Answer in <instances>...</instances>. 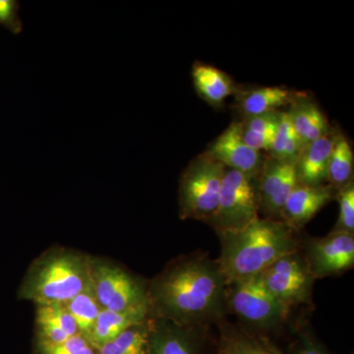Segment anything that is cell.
I'll return each instance as SVG.
<instances>
[{"mask_svg":"<svg viewBox=\"0 0 354 354\" xmlns=\"http://www.w3.org/2000/svg\"><path fill=\"white\" fill-rule=\"evenodd\" d=\"M151 317L150 304L121 312L102 309L88 341L95 349L101 348L132 326L145 322Z\"/></svg>","mask_w":354,"mask_h":354,"instance_id":"cell-15","label":"cell"},{"mask_svg":"<svg viewBox=\"0 0 354 354\" xmlns=\"http://www.w3.org/2000/svg\"><path fill=\"white\" fill-rule=\"evenodd\" d=\"M215 354H285L264 337L245 330L221 333Z\"/></svg>","mask_w":354,"mask_h":354,"instance_id":"cell-19","label":"cell"},{"mask_svg":"<svg viewBox=\"0 0 354 354\" xmlns=\"http://www.w3.org/2000/svg\"><path fill=\"white\" fill-rule=\"evenodd\" d=\"M203 342L193 328L151 317L149 354H203Z\"/></svg>","mask_w":354,"mask_h":354,"instance_id":"cell-12","label":"cell"},{"mask_svg":"<svg viewBox=\"0 0 354 354\" xmlns=\"http://www.w3.org/2000/svg\"><path fill=\"white\" fill-rule=\"evenodd\" d=\"M283 111H272L259 115L245 116L241 121L242 138L258 152H269L278 129Z\"/></svg>","mask_w":354,"mask_h":354,"instance_id":"cell-20","label":"cell"},{"mask_svg":"<svg viewBox=\"0 0 354 354\" xmlns=\"http://www.w3.org/2000/svg\"><path fill=\"white\" fill-rule=\"evenodd\" d=\"M65 305L75 321L79 334L84 335L88 339L92 334L95 321L102 309L93 288L92 281L82 292L72 298Z\"/></svg>","mask_w":354,"mask_h":354,"instance_id":"cell-23","label":"cell"},{"mask_svg":"<svg viewBox=\"0 0 354 354\" xmlns=\"http://www.w3.org/2000/svg\"><path fill=\"white\" fill-rule=\"evenodd\" d=\"M300 93L285 87H261L244 93L239 104L244 118L259 115L290 106Z\"/></svg>","mask_w":354,"mask_h":354,"instance_id":"cell-18","label":"cell"},{"mask_svg":"<svg viewBox=\"0 0 354 354\" xmlns=\"http://www.w3.org/2000/svg\"><path fill=\"white\" fill-rule=\"evenodd\" d=\"M335 133L332 130L325 136L304 147L295 164L298 184L306 186L328 184V165Z\"/></svg>","mask_w":354,"mask_h":354,"instance_id":"cell-14","label":"cell"},{"mask_svg":"<svg viewBox=\"0 0 354 354\" xmlns=\"http://www.w3.org/2000/svg\"><path fill=\"white\" fill-rule=\"evenodd\" d=\"M36 354H97L84 335L77 334L59 344L36 342Z\"/></svg>","mask_w":354,"mask_h":354,"instance_id":"cell-27","label":"cell"},{"mask_svg":"<svg viewBox=\"0 0 354 354\" xmlns=\"http://www.w3.org/2000/svg\"><path fill=\"white\" fill-rule=\"evenodd\" d=\"M353 165L351 142L342 133H335L328 165V184L339 190L353 181Z\"/></svg>","mask_w":354,"mask_h":354,"instance_id":"cell-21","label":"cell"},{"mask_svg":"<svg viewBox=\"0 0 354 354\" xmlns=\"http://www.w3.org/2000/svg\"><path fill=\"white\" fill-rule=\"evenodd\" d=\"M304 256L315 279L344 274L354 265V235L332 232L310 239Z\"/></svg>","mask_w":354,"mask_h":354,"instance_id":"cell-9","label":"cell"},{"mask_svg":"<svg viewBox=\"0 0 354 354\" xmlns=\"http://www.w3.org/2000/svg\"><path fill=\"white\" fill-rule=\"evenodd\" d=\"M225 305L244 323L258 330L278 327L290 312L267 290L260 274L227 283Z\"/></svg>","mask_w":354,"mask_h":354,"instance_id":"cell-6","label":"cell"},{"mask_svg":"<svg viewBox=\"0 0 354 354\" xmlns=\"http://www.w3.org/2000/svg\"><path fill=\"white\" fill-rule=\"evenodd\" d=\"M191 75L198 95L215 108L221 106L234 93L232 79L213 65L196 62Z\"/></svg>","mask_w":354,"mask_h":354,"instance_id":"cell-17","label":"cell"},{"mask_svg":"<svg viewBox=\"0 0 354 354\" xmlns=\"http://www.w3.org/2000/svg\"><path fill=\"white\" fill-rule=\"evenodd\" d=\"M90 283V257L72 249L55 247L32 263L17 297L36 305L65 304Z\"/></svg>","mask_w":354,"mask_h":354,"instance_id":"cell-3","label":"cell"},{"mask_svg":"<svg viewBox=\"0 0 354 354\" xmlns=\"http://www.w3.org/2000/svg\"><path fill=\"white\" fill-rule=\"evenodd\" d=\"M259 178L225 169L218 208L209 225L221 232H236L259 216Z\"/></svg>","mask_w":354,"mask_h":354,"instance_id":"cell-5","label":"cell"},{"mask_svg":"<svg viewBox=\"0 0 354 354\" xmlns=\"http://www.w3.org/2000/svg\"><path fill=\"white\" fill-rule=\"evenodd\" d=\"M288 114L293 129L304 147L332 131L323 111L304 94H299L290 104Z\"/></svg>","mask_w":354,"mask_h":354,"instance_id":"cell-16","label":"cell"},{"mask_svg":"<svg viewBox=\"0 0 354 354\" xmlns=\"http://www.w3.org/2000/svg\"><path fill=\"white\" fill-rule=\"evenodd\" d=\"M208 157L249 177L259 178L266 155L247 145L242 138L241 121H234L207 149Z\"/></svg>","mask_w":354,"mask_h":354,"instance_id":"cell-10","label":"cell"},{"mask_svg":"<svg viewBox=\"0 0 354 354\" xmlns=\"http://www.w3.org/2000/svg\"><path fill=\"white\" fill-rule=\"evenodd\" d=\"M337 191L329 184L322 186L297 184L286 203L281 221L295 230L304 227L320 209L335 199Z\"/></svg>","mask_w":354,"mask_h":354,"instance_id":"cell-13","label":"cell"},{"mask_svg":"<svg viewBox=\"0 0 354 354\" xmlns=\"http://www.w3.org/2000/svg\"><path fill=\"white\" fill-rule=\"evenodd\" d=\"M339 202V218L333 232L354 234V183L353 180L339 188L335 194Z\"/></svg>","mask_w":354,"mask_h":354,"instance_id":"cell-26","label":"cell"},{"mask_svg":"<svg viewBox=\"0 0 354 354\" xmlns=\"http://www.w3.org/2000/svg\"><path fill=\"white\" fill-rule=\"evenodd\" d=\"M151 318L145 322L132 326L116 337L97 348V354H149Z\"/></svg>","mask_w":354,"mask_h":354,"instance_id":"cell-22","label":"cell"},{"mask_svg":"<svg viewBox=\"0 0 354 354\" xmlns=\"http://www.w3.org/2000/svg\"><path fill=\"white\" fill-rule=\"evenodd\" d=\"M225 290L218 263L201 256L176 260L148 288L151 316L196 327L223 314Z\"/></svg>","mask_w":354,"mask_h":354,"instance_id":"cell-1","label":"cell"},{"mask_svg":"<svg viewBox=\"0 0 354 354\" xmlns=\"http://www.w3.org/2000/svg\"><path fill=\"white\" fill-rule=\"evenodd\" d=\"M20 2L16 0H0V25L14 35L23 31V23L19 16Z\"/></svg>","mask_w":354,"mask_h":354,"instance_id":"cell-28","label":"cell"},{"mask_svg":"<svg viewBox=\"0 0 354 354\" xmlns=\"http://www.w3.org/2000/svg\"><path fill=\"white\" fill-rule=\"evenodd\" d=\"M36 324H50L69 337L79 334L75 321L64 304L37 305Z\"/></svg>","mask_w":354,"mask_h":354,"instance_id":"cell-25","label":"cell"},{"mask_svg":"<svg viewBox=\"0 0 354 354\" xmlns=\"http://www.w3.org/2000/svg\"><path fill=\"white\" fill-rule=\"evenodd\" d=\"M295 232L285 221L258 216L242 230L218 234L216 263L227 283L259 276L279 258L299 250Z\"/></svg>","mask_w":354,"mask_h":354,"instance_id":"cell-2","label":"cell"},{"mask_svg":"<svg viewBox=\"0 0 354 354\" xmlns=\"http://www.w3.org/2000/svg\"><path fill=\"white\" fill-rule=\"evenodd\" d=\"M288 354H333L310 333H298Z\"/></svg>","mask_w":354,"mask_h":354,"instance_id":"cell-29","label":"cell"},{"mask_svg":"<svg viewBox=\"0 0 354 354\" xmlns=\"http://www.w3.org/2000/svg\"><path fill=\"white\" fill-rule=\"evenodd\" d=\"M90 274L102 309L121 312L149 304L148 288L120 266L90 257Z\"/></svg>","mask_w":354,"mask_h":354,"instance_id":"cell-7","label":"cell"},{"mask_svg":"<svg viewBox=\"0 0 354 354\" xmlns=\"http://www.w3.org/2000/svg\"><path fill=\"white\" fill-rule=\"evenodd\" d=\"M225 169L201 153L193 158L179 178L178 206L181 220L208 223L218 208Z\"/></svg>","mask_w":354,"mask_h":354,"instance_id":"cell-4","label":"cell"},{"mask_svg":"<svg viewBox=\"0 0 354 354\" xmlns=\"http://www.w3.org/2000/svg\"><path fill=\"white\" fill-rule=\"evenodd\" d=\"M304 148V144L291 125L288 111H283L268 156L295 165Z\"/></svg>","mask_w":354,"mask_h":354,"instance_id":"cell-24","label":"cell"},{"mask_svg":"<svg viewBox=\"0 0 354 354\" xmlns=\"http://www.w3.org/2000/svg\"><path fill=\"white\" fill-rule=\"evenodd\" d=\"M260 276L267 290L288 309L309 301L316 281L299 250L279 258Z\"/></svg>","mask_w":354,"mask_h":354,"instance_id":"cell-8","label":"cell"},{"mask_svg":"<svg viewBox=\"0 0 354 354\" xmlns=\"http://www.w3.org/2000/svg\"><path fill=\"white\" fill-rule=\"evenodd\" d=\"M297 184L295 165L266 155L259 176V212L264 218L281 221L286 203Z\"/></svg>","mask_w":354,"mask_h":354,"instance_id":"cell-11","label":"cell"}]
</instances>
